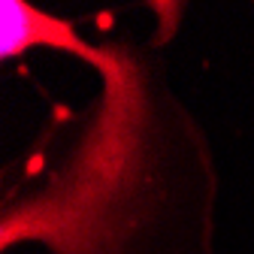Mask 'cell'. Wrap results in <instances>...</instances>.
Segmentation results:
<instances>
[{"label":"cell","mask_w":254,"mask_h":254,"mask_svg":"<svg viewBox=\"0 0 254 254\" xmlns=\"http://www.w3.org/2000/svg\"><path fill=\"white\" fill-rule=\"evenodd\" d=\"M91 64L106 73L103 109L64 176L3 215V248L37 236L58 254H121L127 236L139 230L136 200L151 179L142 85L133 64L115 52H97Z\"/></svg>","instance_id":"obj_1"},{"label":"cell","mask_w":254,"mask_h":254,"mask_svg":"<svg viewBox=\"0 0 254 254\" xmlns=\"http://www.w3.org/2000/svg\"><path fill=\"white\" fill-rule=\"evenodd\" d=\"M37 46L79 55L88 64L97 55V49L85 46L67 21H61L49 12H40L37 6L24 3V0H3L0 3V58L12 61Z\"/></svg>","instance_id":"obj_2"}]
</instances>
